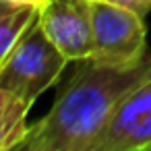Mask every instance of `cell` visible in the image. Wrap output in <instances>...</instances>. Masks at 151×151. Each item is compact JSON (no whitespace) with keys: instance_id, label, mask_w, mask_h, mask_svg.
Listing matches in <instances>:
<instances>
[{"instance_id":"3957f363","label":"cell","mask_w":151,"mask_h":151,"mask_svg":"<svg viewBox=\"0 0 151 151\" xmlns=\"http://www.w3.org/2000/svg\"><path fill=\"white\" fill-rule=\"evenodd\" d=\"M91 23L93 60L104 64L128 66L143 60L149 52L147 29L141 15L110 2L91 0Z\"/></svg>"},{"instance_id":"52a82bcc","label":"cell","mask_w":151,"mask_h":151,"mask_svg":"<svg viewBox=\"0 0 151 151\" xmlns=\"http://www.w3.org/2000/svg\"><path fill=\"white\" fill-rule=\"evenodd\" d=\"M40 19V9L29 4H0V64L6 60L19 40Z\"/></svg>"},{"instance_id":"7a4b0ae2","label":"cell","mask_w":151,"mask_h":151,"mask_svg":"<svg viewBox=\"0 0 151 151\" xmlns=\"http://www.w3.org/2000/svg\"><path fill=\"white\" fill-rule=\"evenodd\" d=\"M66 62L68 58L48 40L37 21L0 64V87L21 97L27 106H33L60 79Z\"/></svg>"},{"instance_id":"5b68a950","label":"cell","mask_w":151,"mask_h":151,"mask_svg":"<svg viewBox=\"0 0 151 151\" xmlns=\"http://www.w3.org/2000/svg\"><path fill=\"white\" fill-rule=\"evenodd\" d=\"M147 149H151V79L128 95L97 147V151Z\"/></svg>"},{"instance_id":"9c48e42d","label":"cell","mask_w":151,"mask_h":151,"mask_svg":"<svg viewBox=\"0 0 151 151\" xmlns=\"http://www.w3.org/2000/svg\"><path fill=\"white\" fill-rule=\"evenodd\" d=\"M2 2H6V4H13V6H17V4H29V6H35V9H44L50 0H2Z\"/></svg>"},{"instance_id":"ba28073f","label":"cell","mask_w":151,"mask_h":151,"mask_svg":"<svg viewBox=\"0 0 151 151\" xmlns=\"http://www.w3.org/2000/svg\"><path fill=\"white\" fill-rule=\"evenodd\" d=\"M99 2H110V4L128 9V11H132V13L141 15V17L151 13V0H99Z\"/></svg>"},{"instance_id":"30bf717a","label":"cell","mask_w":151,"mask_h":151,"mask_svg":"<svg viewBox=\"0 0 151 151\" xmlns=\"http://www.w3.org/2000/svg\"><path fill=\"white\" fill-rule=\"evenodd\" d=\"M0 4H2V0H0Z\"/></svg>"},{"instance_id":"6da1fadb","label":"cell","mask_w":151,"mask_h":151,"mask_svg":"<svg viewBox=\"0 0 151 151\" xmlns=\"http://www.w3.org/2000/svg\"><path fill=\"white\" fill-rule=\"evenodd\" d=\"M149 79L151 50L128 66L81 60L52 110L29 126L17 151H97L122 104Z\"/></svg>"},{"instance_id":"8992f818","label":"cell","mask_w":151,"mask_h":151,"mask_svg":"<svg viewBox=\"0 0 151 151\" xmlns=\"http://www.w3.org/2000/svg\"><path fill=\"white\" fill-rule=\"evenodd\" d=\"M27 106L21 97L0 87V151L15 149L27 137Z\"/></svg>"},{"instance_id":"277c9868","label":"cell","mask_w":151,"mask_h":151,"mask_svg":"<svg viewBox=\"0 0 151 151\" xmlns=\"http://www.w3.org/2000/svg\"><path fill=\"white\" fill-rule=\"evenodd\" d=\"M40 25L48 40L75 62L93 54L91 0H50L40 11Z\"/></svg>"}]
</instances>
